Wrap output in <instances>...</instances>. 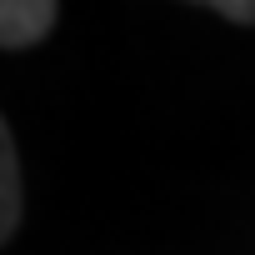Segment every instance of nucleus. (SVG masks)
<instances>
[{"instance_id": "obj_1", "label": "nucleus", "mask_w": 255, "mask_h": 255, "mask_svg": "<svg viewBox=\"0 0 255 255\" xmlns=\"http://www.w3.org/2000/svg\"><path fill=\"white\" fill-rule=\"evenodd\" d=\"M60 20L55 0H0V50H30Z\"/></svg>"}, {"instance_id": "obj_2", "label": "nucleus", "mask_w": 255, "mask_h": 255, "mask_svg": "<svg viewBox=\"0 0 255 255\" xmlns=\"http://www.w3.org/2000/svg\"><path fill=\"white\" fill-rule=\"evenodd\" d=\"M20 225V155L5 115H0V245H5Z\"/></svg>"}, {"instance_id": "obj_3", "label": "nucleus", "mask_w": 255, "mask_h": 255, "mask_svg": "<svg viewBox=\"0 0 255 255\" xmlns=\"http://www.w3.org/2000/svg\"><path fill=\"white\" fill-rule=\"evenodd\" d=\"M205 10H215V15H225L235 25H255V0H210Z\"/></svg>"}]
</instances>
